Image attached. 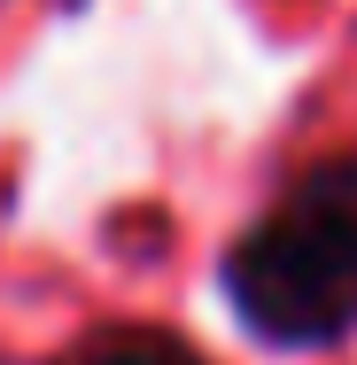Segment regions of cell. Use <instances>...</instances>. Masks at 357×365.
Returning a JSON list of instances; mask_svg holds the SVG:
<instances>
[{
  "mask_svg": "<svg viewBox=\"0 0 357 365\" xmlns=\"http://www.w3.org/2000/svg\"><path fill=\"white\" fill-rule=\"evenodd\" d=\"M63 365H217L179 327H93Z\"/></svg>",
  "mask_w": 357,
  "mask_h": 365,
  "instance_id": "cell-2",
  "label": "cell"
},
{
  "mask_svg": "<svg viewBox=\"0 0 357 365\" xmlns=\"http://www.w3.org/2000/svg\"><path fill=\"white\" fill-rule=\"evenodd\" d=\"M217 303L272 358H319L357 334V148L295 163L225 233Z\"/></svg>",
  "mask_w": 357,
  "mask_h": 365,
  "instance_id": "cell-1",
  "label": "cell"
}]
</instances>
